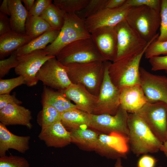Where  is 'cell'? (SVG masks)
<instances>
[{
    "label": "cell",
    "instance_id": "cell-1",
    "mask_svg": "<svg viewBox=\"0 0 167 167\" xmlns=\"http://www.w3.org/2000/svg\"><path fill=\"white\" fill-rule=\"evenodd\" d=\"M128 142L132 152L137 156L160 151L162 143L136 113H128Z\"/></svg>",
    "mask_w": 167,
    "mask_h": 167
},
{
    "label": "cell",
    "instance_id": "cell-2",
    "mask_svg": "<svg viewBox=\"0 0 167 167\" xmlns=\"http://www.w3.org/2000/svg\"><path fill=\"white\" fill-rule=\"evenodd\" d=\"M158 34L148 42L141 53L124 57L110 62L108 68L109 74L113 84L120 90L125 88L140 85L139 64L147 48L156 39Z\"/></svg>",
    "mask_w": 167,
    "mask_h": 167
},
{
    "label": "cell",
    "instance_id": "cell-3",
    "mask_svg": "<svg viewBox=\"0 0 167 167\" xmlns=\"http://www.w3.org/2000/svg\"><path fill=\"white\" fill-rule=\"evenodd\" d=\"M64 66L72 84L82 85L91 93L98 96L104 77L105 61L72 63Z\"/></svg>",
    "mask_w": 167,
    "mask_h": 167
},
{
    "label": "cell",
    "instance_id": "cell-4",
    "mask_svg": "<svg viewBox=\"0 0 167 167\" xmlns=\"http://www.w3.org/2000/svg\"><path fill=\"white\" fill-rule=\"evenodd\" d=\"M91 37L84 20L75 14H66L64 24L55 41L44 49L48 55L56 56L68 45L77 40Z\"/></svg>",
    "mask_w": 167,
    "mask_h": 167
},
{
    "label": "cell",
    "instance_id": "cell-5",
    "mask_svg": "<svg viewBox=\"0 0 167 167\" xmlns=\"http://www.w3.org/2000/svg\"><path fill=\"white\" fill-rule=\"evenodd\" d=\"M126 20L148 42L158 34L157 32L160 27V12L145 6L131 7Z\"/></svg>",
    "mask_w": 167,
    "mask_h": 167
},
{
    "label": "cell",
    "instance_id": "cell-6",
    "mask_svg": "<svg viewBox=\"0 0 167 167\" xmlns=\"http://www.w3.org/2000/svg\"><path fill=\"white\" fill-rule=\"evenodd\" d=\"M56 57L64 66L107 61L100 53L91 37L77 40L68 45Z\"/></svg>",
    "mask_w": 167,
    "mask_h": 167
},
{
    "label": "cell",
    "instance_id": "cell-7",
    "mask_svg": "<svg viewBox=\"0 0 167 167\" xmlns=\"http://www.w3.org/2000/svg\"><path fill=\"white\" fill-rule=\"evenodd\" d=\"M117 38V50L114 61L142 52L148 42L144 40L126 20L114 26Z\"/></svg>",
    "mask_w": 167,
    "mask_h": 167
},
{
    "label": "cell",
    "instance_id": "cell-8",
    "mask_svg": "<svg viewBox=\"0 0 167 167\" xmlns=\"http://www.w3.org/2000/svg\"><path fill=\"white\" fill-rule=\"evenodd\" d=\"M167 104L147 102L136 113L162 143L167 139Z\"/></svg>",
    "mask_w": 167,
    "mask_h": 167
},
{
    "label": "cell",
    "instance_id": "cell-9",
    "mask_svg": "<svg viewBox=\"0 0 167 167\" xmlns=\"http://www.w3.org/2000/svg\"><path fill=\"white\" fill-rule=\"evenodd\" d=\"M110 62L105 61L104 77L92 114L115 115L120 106L121 90L116 87L109 77L108 68Z\"/></svg>",
    "mask_w": 167,
    "mask_h": 167
},
{
    "label": "cell",
    "instance_id": "cell-10",
    "mask_svg": "<svg viewBox=\"0 0 167 167\" xmlns=\"http://www.w3.org/2000/svg\"><path fill=\"white\" fill-rule=\"evenodd\" d=\"M128 113L120 106L116 113L113 115L90 114L89 127L101 133L109 135L116 133L127 137Z\"/></svg>",
    "mask_w": 167,
    "mask_h": 167
},
{
    "label": "cell",
    "instance_id": "cell-11",
    "mask_svg": "<svg viewBox=\"0 0 167 167\" xmlns=\"http://www.w3.org/2000/svg\"><path fill=\"white\" fill-rule=\"evenodd\" d=\"M38 80L45 86L59 91H63L72 83L70 80L64 66L56 57L49 59L42 66L36 75Z\"/></svg>",
    "mask_w": 167,
    "mask_h": 167
},
{
    "label": "cell",
    "instance_id": "cell-12",
    "mask_svg": "<svg viewBox=\"0 0 167 167\" xmlns=\"http://www.w3.org/2000/svg\"><path fill=\"white\" fill-rule=\"evenodd\" d=\"M54 57L49 55L44 50L17 56L18 64L15 68V73L24 77L25 84L28 86H35L39 81L36 75L39 70L47 61Z\"/></svg>",
    "mask_w": 167,
    "mask_h": 167
},
{
    "label": "cell",
    "instance_id": "cell-13",
    "mask_svg": "<svg viewBox=\"0 0 167 167\" xmlns=\"http://www.w3.org/2000/svg\"><path fill=\"white\" fill-rule=\"evenodd\" d=\"M140 86L148 102L159 101L167 104V77L153 74L139 68Z\"/></svg>",
    "mask_w": 167,
    "mask_h": 167
},
{
    "label": "cell",
    "instance_id": "cell-14",
    "mask_svg": "<svg viewBox=\"0 0 167 167\" xmlns=\"http://www.w3.org/2000/svg\"><path fill=\"white\" fill-rule=\"evenodd\" d=\"M128 145L127 137L116 133L109 135L101 133L95 151L108 159H126Z\"/></svg>",
    "mask_w": 167,
    "mask_h": 167
},
{
    "label": "cell",
    "instance_id": "cell-15",
    "mask_svg": "<svg viewBox=\"0 0 167 167\" xmlns=\"http://www.w3.org/2000/svg\"><path fill=\"white\" fill-rule=\"evenodd\" d=\"M131 7L126 2L121 7L117 8H105L102 10L84 20L88 30L91 33L101 27H114L121 22L126 20Z\"/></svg>",
    "mask_w": 167,
    "mask_h": 167
},
{
    "label": "cell",
    "instance_id": "cell-16",
    "mask_svg": "<svg viewBox=\"0 0 167 167\" xmlns=\"http://www.w3.org/2000/svg\"><path fill=\"white\" fill-rule=\"evenodd\" d=\"M97 49L107 61H114L117 50V38L114 27H104L91 33Z\"/></svg>",
    "mask_w": 167,
    "mask_h": 167
},
{
    "label": "cell",
    "instance_id": "cell-17",
    "mask_svg": "<svg viewBox=\"0 0 167 167\" xmlns=\"http://www.w3.org/2000/svg\"><path fill=\"white\" fill-rule=\"evenodd\" d=\"M61 92L73 101L78 109L89 114L93 113L98 96L91 93L85 86L72 84L65 90Z\"/></svg>",
    "mask_w": 167,
    "mask_h": 167
},
{
    "label": "cell",
    "instance_id": "cell-18",
    "mask_svg": "<svg viewBox=\"0 0 167 167\" xmlns=\"http://www.w3.org/2000/svg\"><path fill=\"white\" fill-rule=\"evenodd\" d=\"M38 137L48 147L62 148L71 143L70 132L66 129L61 121L41 128Z\"/></svg>",
    "mask_w": 167,
    "mask_h": 167
},
{
    "label": "cell",
    "instance_id": "cell-19",
    "mask_svg": "<svg viewBox=\"0 0 167 167\" xmlns=\"http://www.w3.org/2000/svg\"><path fill=\"white\" fill-rule=\"evenodd\" d=\"M32 119L31 111L20 105L9 104L0 109V122L6 126L20 125L31 129Z\"/></svg>",
    "mask_w": 167,
    "mask_h": 167
},
{
    "label": "cell",
    "instance_id": "cell-20",
    "mask_svg": "<svg viewBox=\"0 0 167 167\" xmlns=\"http://www.w3.org/2000/svg\"><path fill=\"white\" fill-rule=\"evenodd\" d=\"M30 139L29 136H20L13 134L0 122V157L6 156V152L10 149L25 153L29 148Z\"/></svg>",
    "mask_w": 167,
    "mask_h": 167
},
{
    "label": "cell",
    "instance_id": "cell-21",
    "mask_svg": "<svg viewBox=\"0 0 167 167\" xmlns=\"http://www.w3.org/2000/svg\"><path fill=\"white\" fill-rule=\"evenodd\" d=\"M120 98V106L129 113H136L148 102L140 85L121 89Z\"/></svg>",
    "mask_w": 167,
    "mask_h": 167
},
{
    "label": "cell",
    "instance_id": "cell-22",
    "mask_svg": "<svg viewBox=\"0 0 167 167\" xmlns=\"http://www.w3.org/2000/svg\"><path fill=\"white\" fill-rule=\"evenodd\" d=\"M32 39L25 34L11 30L0 36V58L2 60L28 43Z\"/></svg>",
    "mask_w": 167,
    "mask_h": 167
},
{
    "label": "cell",
    "instance_id": "cell-23",
    "mask_svg": "<svg viewBox=\"0 0 167 167\" xmlns=\"http://www.w3.org/2000/svg\"><path fill=\"white\" fill-rule=\"evenodd\" d=\"M41 101L42 105H50L61 114L71 109L77 108L76 105L72 103L62 92L54 91L45 86Z\"/></svg>",
    "mask_w": 167,
    "mask_h": 167
},
{
    "label": "cell",
    "instance_id": "cell-24",
    "mask_svg": "<svg viewBox=\"0 0 167 167\" xmlns=\"http://www.w3.org/2000/svg\"><path fill=\"white\" fill-rule=\"evenodd\" d=\"M8 5L12 30L19 33L25 34V24L28 11L23 5L21 0H8Z\"/></svg>",
    "mask_w": 167,
    "mask_h": 167
},
{
    "label": "cell",
    "instance_id": "cell-25",
    "mask_svg": "<svg viewBox=\"0 0 167 167\" xmlns=\"http://www.w3.org/2000/svg\"><path fill=\"white\" fill-rule=\"evenodd\" d=\"M71 143L80 149L86 151H95L96 148L99 135L95 131L86 128L71 129L69 131Z\"/></svg>",
    "mask_w": 167,
    "mask_h": 167
},
{
    "label": "cell",
    "instance_id": "cell-26",
    "mask_svg": "<svg viewBox=\"0 0 167 167\" xmlns=\"http://www.w3.org/2000/svg\"><path fill=\"white\" fill-rule=\"evenodd\" d=\"M60 31L51 28L16 51L17 56L25 55L36 50H44L48 44H51L55 41Z\"/></svg>",
    "mask_w": 167,
    "mask_h": 167
},
{
    "label": "cell",
    "instance_id": "cell-27",
    "mask_svg": "<svg viewBox=\"0 0 167 167\" xmlns=\"http://www.w3.org/2000/svg\"><path fill=\"white\" fill-rule=\"evenodd\" d=\"M61 121L70 130L89 127L90 114L77 108L61 113Z\"/></svg>",
    "mask_w": 167,
    "mask_h": 167
},
{
    "label": "cell",
    "instance_id": "cell-28",
    "mask_svg": "<svg viewBox=\"0 0 167 167\" xmlns=\"http://www.w3.org/2000/svg\"><path fill=\"white\" fill-rule=\"evenodd\" d=\"M52 28L40 16H31L28 14L25 24V34L32 40Z\"/></svg>",
    "mask_w": 167,
    "mask_h": 167
},
{
    "label": "cell",
    "instance_id": "cell-29",
    "mask_svg": "<svg viewBox=\"0 0 167 167\" xmlns=\"http://www.w3.org/2000/svg\"><path fill=\"white\" fill-rule=\"evenodd\" d=\"M66 14L52 3L40 16L45 20L51 28L61 30L64 24Z\"/></svg>",
    "mask_w": 167,
    "mask_h": 167
},
{
    "label": "cell",
    "instance_id": "cell-30",
    "mask_svg": "<svg viewBox=\"0 0 167 167\" xmlns=\"http://www.w3.org/2000/svg\"><path fill=\"white\" fill-rule=\"evenodd\" d=\"M42 105V110L39 113L37 118V121L41 128L61 121V114L55 108L46 104Z\"/></svg>",
    "mask_w": 167,
    "mask_h": 167
},
{
    "label": "cell",
    "instance_id": "cell-31",
    "mask_svg": "<svg viewBox=\"0 0 167 167\" xmlns=\"http://www.w3.org/2000/svg\"><path fill=\"white\" fill-rule=\"evenodd\" d=\"M89 0H54L53 3L66 14H76L84 9Z\"/></svg>",
    "mask_w": 167,
    "mask_h": 167
},
{
    "label": "cell",
    "instance_id": "cell-32",
    "mask_svg": "<svg viewBox=\"0 0 167 167\" xmlns=\"http://www.w3.org/2000/svg\"><path fill=\"white\" fill-rule=\"evenodd\" d=\"M108 0H89L85 7L75 14L83 20L94 15L106 8Z\"/></svg>",
    "mask_w": 167,
    "mask_h": 167
},
{
    "label": "cell",
    "instance_id": "cell-33",
    "mask_svg": "<svg viewBox=\"0 0 167 167\" xmlns=\"http://www.w3.org/2000/svg\"><path fill=\"white\" fill-rule=\"evenodd\" d=\"M0 167H30V165L24 157L11 155L0 157Z\"/></svg>",
    "mask_w": 167,
    "mask_h": 167
},
{
    "label": "cell",
    "instance_id": "cell-34",
    "mask_svg": "<svg viewBox=\"0 0 167 167\" xmlns=\"http://www.w3.org/2000/svg\"><path fill=\"white\" fill-rule=\"evenodd\" d=\"M160 14V33L156 40L159 42L167 41V0H161Z\"/></svg>",
    "mask_w": 167,
    "mask_h": 167
},
{
    "label": "cell",
    "instance_id": "cell-35",
    "mask_svg": "<svg viewBox=\"0 0 167 167\" xmlns=\"http://www.w3.org/2000/svg\"><path fill=\"white\" fill-rule=\"evenodd\" d=\"M23 84H25V80L21 76L7 79H0V95L10 94L13 89Z\"/></svg>",
    "mask_w": 167,
    "mask_h": 167
},
{
    "label": "cell",
    "instance_id": "cell-36",
    "mask_svg": "<svg viewBox=\"0 0 167 167\" xmlns=\"http://www.w3.org/2000/svg\"><path fill=\"white\" fill-rule=\"evenodd\" d=\"M156 40L152 41L146 50L144 54L146 58L149 59L154 56L167 55V41L159 42Z\"/></svg>",
    "mask_w": 167,
    "mask_h": 167
},
{
    "label": "cell",
    "instance_id": "cell-37",
    "mask_svg": "<svg viewBox=\"0 0 167 167\" xmlns=\"http://www.w3.org/2000/svg\"><path fill=\"white\" fill-rule=\"evenodd\" d=\"M18 64L17 56L16 51L13 52L7 58L0 61V78L8 74L10 70L15 68Z\"/></svg>",
    "mask_w": 167,
    "mask_h": 167
},
{
    "label": "cell",
    "instance_id": "cell-38",
    "mask_svg": "<svg viewBox=\"0 0 167 167\" xmlns=\"http://www.w3.org/2000/svg\"><path fill=\"white\" fill-rule=\"evenodd\" d=\"M161 0H126V3L131 7L145 6L160 12Z\"/></svg>",
    "mask_w": 167,
    "mask_h": 167
},
{
    "label": "cell",
    "instance_id": "cell-39",
    "mask_svg": "<svg viewBox=\"0 0 167 167\" xmlns=\"http://www.w3.org/2000/svg\"><path fill=\"white\" fill-rule=\"evenodd\" d=\"M52 3L51 0H36L30 11L29 15L31 16H40L46 9Z\"/></svg>",
    "mask_w": 167,
    "mask_h": 167
},
{
    "label": "cell",
    "instance_id": "cell-40",
    "mask_svg": "<svg viewBox=\"0 0 167 167\" xmlns=\"http://www.w3.org/2000/svg\"><path fill=\"white\" fill-rule=\"evenodd\" d=\"M148 59L153 71L165 70L167 71V55L154 56Z\"/></svg>",
    "mask_w": 167,
    "mask_h": 167
},
{
    "label": "cell",
    "instance_id": "cell-41",
    "mask_svg": "<svg viewBox=\"0 0 167 167\" xmlns=\"http://www.w3.org/2000/svg\"><path fill=\"white\" fill-rule=\"evenodd\" d=\"M22 103V101L16 98L15 94L0 95V109L9 104H16L20 105Z\"/></svg>",
    "mask_w": 167,
    "mask_h": 167
},
{
    "label": "cell",
    "instance_id": "cell-42",
    "mask_svg": "<svg viewBox=\"0 0 167 167\" xmlns=\"http://www.w3.org/2000/svg\"><path fill=\"white\" fill-rule=\"evenodd\" d=\"M157 160L149 155H145L139 160L137 167H155Z\"/></svg>",
    "mask_w": 167,
    "mask_h": 167
},
{
    "label": "cell",
    "instance_id": "cell-43",
    "mask_svg": "<svg viewBox=\"0 0 167 167\" xmlns=\"http://www.w3.org/2000/svg\"><path fill=\"white\" fill-rule=\"evenodd\" d=\"M11 30L10 18L7 15L0 12V36Z\"/></svg>",
    "mask_w": 167,
    "mask_h": 167
},
{
    "label": "cell",
    "instance_id": "cell-44",
    "mask_svg": "<svg viewBox=\"0 0 167 167\" xmlns=\"http://www.w3.org/2000/svg\"><path fill=\"white\" fill-rule=\"evenodd\" d=\"M126 0H108L106 8L116 9L124 4Z\"/></svg>",
    "mask_w": 167,
    "mask_h": 167
},
{
    "label": "cell",
    "instance_id": "cell-45",
    "mask_svg": "<svg viewBox=\"0 0 167 167\" xmlns=\"http://www.w3.org/2000/svg\"><path fill=\"white\" fill-rule=\"evenodd\" d=\"M0 12L10 16L8 5V0H3L0 6Z\"/></svg>",
    "mask_w": 167,
    "mask_h": 167
},
{
    "label": "cell",
    "instance_id": "cell-46",
    "mask_svg": "<svg viewBox=\"0 0 167 167\" xmlns=\"http://www.w3.org/2000/svg\"><path fill=\"white\" fill-rule=\"evenodd\" d=\"M35 0H22V2L24 3L25 7L29 12L33 7Z\"/></svg>",
    "mask_w": 167,
    "mask_h": 167
},
{
    "label": "cell",
    "instance_id": "cell-47",
    "mask_svg": "<svg viewBox=\"0 0 167 167\" xmlns=\"http://www.w3.org/2000/svg\"><path fill=\"white\" fill-rule=\"evenodd\" d=\"M160 151L162 152L165 156L167 158V139L163 143L160 149Z\"/></svg>",
    "mask_w": 167,
    "mask_h": 167
},
{
    "label": "cell",
    "instance_id": "cell-48",
    "mask_svg": "<svg viewBox=\"0 0 167 167\" xmlns=\"http://www.w3.org/2000/svg\"><path fill=\"white\" fill-rule=\"evenodd\" d=\"M114 167H125L122 165L121 158H119L116 160Z\"/></svg>",
    "mask_w": 167,
    "mask_h": 167
},
{
    "label": "cell",
    "instance_id": "cell-49",
    "mask_svg": "<svg viewBox=\"0 0 167 167\" xmlns=\"http://www.w3.org/2000/svg\"></svg>",
    "mask_w": 167,
    "mask_h": 167
},
{
    "label": "cell",
    "instance_id": "cell-50",
    "mask_svg": "<svg viewBox=\"0 0 167 167\" xmlns=\"http://www.w3.org/2000/svg\"><path fill=\"white\" fill-rule=\"evenodd\" d=\"M162 167V166H158V167Z\"/></svg>",
    "mask_w": 167,
    "mask_h": 167
}]
</instances>
